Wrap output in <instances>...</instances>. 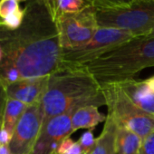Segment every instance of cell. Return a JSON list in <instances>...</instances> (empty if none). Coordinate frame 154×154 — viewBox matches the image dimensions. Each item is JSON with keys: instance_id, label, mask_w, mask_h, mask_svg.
I'll return each instance as SVG.
<instances>
[{"instance_id": "4fadbf2b", "label": "cell", "mask_w": 154, "mask_h": 154, "mask_svg": "<svg viewBox=\"0 0 154 154\" xmlns=\"http://www.w3.org/2000/svg\"><path fill=\"white\" fill-rule=\"evenodd\" d=\"M107 116L100 112L97 106L86 105L76 109L72 115V128L75 132L79 129L93 130L99 123L106 121Z\"/></svg>"}, {"instance_id": "484cf974", "label": "cell", "mask_w": 154, "mask_h": 154, "mask_svg": "<svg viewBox=\"0 0 154 154\" xmlns=\"http://www.w3.org/2000/svg\"><path fill=\"white\" fill-rule=\"evenodd\" d=\"M0 154H12L8 145H0Z\"/></svg>"}, {"instance_id": "5b68a950", "label": "cell", "mask_w": 154, "mask_h": 154, "mask_svg": "<svg viewBox=\"0 0 154 154\" xmlns=\"http://www.w3.org/2000/svg\"><path fill=\"white\" fill-rule=\"evenodd\" d=\"M101 87L108 114L118 124L135 132L142 140L154 131V116L135 105L119 84H107Z\"/></svg>"}, {"instance_id": "3957f363", "label": "cell", "mask_w": 154, "mask_h": 154, "mask_svg": "<svg viewBox=\"0 0 154 154\" xmlns=\"http://www.w3.org/2000/svg\"><path fill=\"white\" fill-rule=\"evenodd\" d=\"M79 67L87 70L100 85L132 79L141 70L154 67V37H134Z\"/></svg>"}, {"instance_id": "f1b7e54d", "label": "cell", "mask_w": 154, "mask_h": 154, "mask_svg": "<svg viewBox=\"0 0 154 154\" xmlns=\"http://www.w3.org/2000/svg\"><path fill=\"white\" fill-rule=\"evenodd\" d=\"M0 26H2V21H0Z\"/></svg>"}, {"instance_id": "9c48e42d", "label": "cell", "mask_w": 154, "mask_h": 154, "mask_svg": "<svg viewBox=\"0 0 154 154\" xmlns=\"http://www.w3.org/2000/svg\"><path fill=\"white\" fill-rule=\"evenodd\" d=\"M75 110L71 109L45 122L30 154H55L61 142L73 133L72 115Z\"/></svg>"}, {"instance_id": "ffe728a7", "label": "cell", "mask_w": 154, "mask_h": 154, "mask_svg": "<svg viewBox=\"0 0 154 154\" xmlns=\"http://www.w3.org/2000/svg\"><path fill=\"white\" fill-rule=\"evenodd\" d=\"M18 9L20 8L17 0H0V17L3 19Z\"/></svg>"}, {"instance_id": "9a60e30c", "label": "cell", "mask_w": 154, "mask_h": 154, "mask_svg": "<svg viewBox=\"0 0 154 154\" xmlns=\"http://www.w3.org/2000/svg\"><path fill=\"white\" fill-rule=\"evenodd\" d=\"M54 17L75 14L94 7L90 0H49Z\"/></svg>"}, {"instance_id": "e0dca14e", "label": "cell", "mask_w": 154, "mask_h": 154, "mask_svg": "<svg viewBox=\"0 0 154 154\" xmlns=\"http://www.w3.org/2000/svg\"><path fill=\"white\" fill-rule=\"evenodd\" d=\"M56 154H85V152L78 141H73L67 137L61 142Z\"/></svg>"}, {"instance_id": "44dd1931", "label": "cell", "mask_w": 154, "mask_h": 154, "mask_svg": "<svg viewBox=\"0 0 154 154\" xmlns=\"http://www.w3.org/2000/svg\"><path fill=\"white\" fill-rule=\"evenodd\" d=\"M95 140H96V139L94 138V135L93 133V130H88V131L84 132L80 136L78 142L81 145V147L83 148L85 154L87 153L94 147Z\"/></svg>"}, {"instance_id": "5bb4252c", "label": "cell", "mask_w": 154, "mask_h": 154, "mask_svg": "<svg viewBox=\"0 0 154 154\" xmlns=\"http://www.w3.org/2000/svg\"><path fill=\"white\" fill-rule=\"evenodd\" d=\"M142 140L138 134L118 124L116 154H140Z\"/></svg>"}, {"instance_id": "277c9868", "label": "cell", "mask_w": 154, "mask_h": 154, "mask_svg": "<svg viewBox=\"0 0 154 154\" xmlns=\"http://www.w3.org/2000/svg\"><path fill=\"white\" fill-rule=\"evenodd\" d=\"M99 27L127 31L135 37L146 36L154 30V0H133L123 8H96Z\"/></svg>"}, {"instance_id": "cb8c5ba5", "label": "cell", "mask_w": 154, "mask_h": 154, "mask_svg": "<svg viewBox=\"0 0 154 154\" xmlns=\"http://www.w3.org/2000/svg\"><path fill=\"white\" fill-rule=\"evenodd\" d=\"M12 139V133H10L6 128L0 129V145H9Z\"/></svg>"}, {"instance_id": "f546056e", "label": "cell", "mask_w": 154, "mask_h": 154, "mask_svg": "<svg viewBox=\"0 0 154 154\" xmlns=\"http://www.w3.org/2000/svg\"><path fill=\"white\" fill-rule=\"evenodd\" d=\"M55 154H56V153H55Z\"/></svg>"}, {"instance_id": "603a6c76", "label": "cell", "mask_w": 154, "mask_h": 154, "mask_svg": "<svg viewBox=\"0 0 154 154\" xmlns=\"http://www.w3.org/2000/svg\"><path fill=\"white\" fill-rule=\"evenodd\" d=\"M7 100H8V95H7L6 87L0 83V129L2 128L3 125V118H4V112L7 104Z\"/></svg>"}, {"instance_id": "6da1fadb", "label": "cell", "mask_w": 154, "mask_h": 154, "mask_svg": "<svg viewBox=\"0 0 154 154\" xmlns=\"http://www.w3.org/2000/svg\"><path fill=\"white\" fill-rule=\"evenodd\" d=\"M23 24L17 30L0 26V83L49 76L60 70L63 49L49 0H29Z\"/></svg>"}, {"instance_id": "30bf717a", "label": "cell", "mask_w": 154, "mask_h": 154, "mask_svg": "<svg viewBox=\"0 0 154 154\" xmlns=\"http://www.w3.org/2000/svg\"><path fill=\"white\" fill-rule=\"evenodd\" d=\"M49 77L50 75L14 83L6 88L7 95L8 98L20 101L28 106L41 103L48 86Z\"/></svg>"}, {"instance_id": "4316f807", "label": "cell", "mask_w": 154, "mask_h": 154, "mask_svg": "<svg viewBox=\"0 0 154 154\" xmlns=\"http://www.w3.org/2000/svg\"><path fill=\"white\" fill-rule=\"evenodd\" d=\"M145 37H154V30L152 32H150L148 35H146Z\"/></svg>"}, {"instance_id": "8fae6325", "label": "cell", "mask_w": 154, "mask_h": 154, "mask_svg": "<svg viewBox=\"0 0 154 154\" xmlns=\"http://www.w3.org/2000/svg\"><path fill=\"white\" fill-rule=\"evenodd\" d=\"M119 85L135 105L143 112L154 116V94L149 91L143 81L132 78Z\"/></svg>"}, {"instance_id": "8992f818", "label": "cell", "mask_w": 154, "mask_h": 154, "mask_svg": "<svg viewBox=\"0 0 154 154\" xmlns=\"http://www.w3.org/2000/svg\"><path fill=\"white\" fill-rule=\"evenodd\" d=\"M134 37L132 34L124 30L99 27L93 38L85 45L70 50H63L60 70L79 67Z\"/></svg>"}, {"instance_id": "52a82bcc", "label": "cell", "mask_w": 154, "mask_h": 154, "mask_svg": "<svg viewBox=\"0 0 154 154\" xmlns=\"http://www.w3.org/2000/svg\"><path fill=\"white\" fill-rule=\"evenodd\" d=\"M54 19L63 50L85 45L99 29L94 7H90L79 13L59 16Z\"/></svg>"}, {"instance_id": "d4e9b609", "label": "cell", "mask_w": 154, "mask_h": 154, "mask_svg": "<svg viewBox=\"0 0 154 154\" xmlns=\"http://www.w3.org/2000/svg\"><path fill=\"white\" fill-rule=\"evenodd\" d=\"M146 87L149 89V91L152 94H154V75L153 76H150L149 78L146 79L143 81Z\"/></svg>"}, {"instance_id": "7c38bea8", "label": "cell", "mask_w": 154, "mask_h": 154, "mask_svg": "<svg viewBox=\"0 0 154 154\" xmlns=\"http://www.w3.org/2000/svg\"><path fill=\"white\" fill-rule=\"evenodd\" d=\"M118 123L109 114L102 133L96 138L94 147L85 154H116V137Z\"/></svg>"}, {"instance_id": "d6986e66", "label": "cell", "mask_w": 154, "mask_h": 154, "mask_svg": "<svg viewBox=\"0 0 154 154\" xmlns=\"http://www.w3.org/2000/svg\"><path fill=\"white\" fill-rule=\"evenodd\" d=\"M95 8H117L130 5L133 0H90Z\"/></svg>"}, {"instance_id": "7a4b0ae2", "label": "cell", "mask_w": 154, "mask_h": 154, "mask_svg": "<svg viewBox=\"0 0 154 154\" xmlns=\"http://www.w3.org/2000/svg\"><path fill=\"white\" fill-rule=\"evenodd\" d=\"M86 105H105L101 85L87 70L81 67L62 69L50 75L41 102L44 122Z\"/></svg>"}, {"instance_id": "2e32d148", "label": "cell", "mask_w": 154, "mask_h": 154, "mask_svg": "<svg viewBox=\"0 0 154 154\" xmlns=\"http://www.w3.org/2000/svg\"><path fill=\"white\" fill-rule=\"evenodd\" d=\"M27 107L28 105L25 104L24 103L8 97L2 127L6 128L10 133L13 134L19 119Z\"/></svg>"}, {"instance_id": "ba28073f", "label": "cell", "mask_w": 154, "mask_h": 154, "mask_svg": "<svg viewBox=\"0 0 154 154\" xmlns=\"http://www.w3.org/2000/svg\"><path fill=\"white\" fill-rule=\"evenodd\" d=\"M44 123L41 103L30 105L19 119L8 145L12 154H30Z\"/></svg>"}, {"instance_id": "83f0119b", "label": "cell", "mask_w": 154, "mask_h": 154, "mask_svg": "<svg viewBox=\"0 0 154 154\" xmlns=\"http://www.w3.org/2000/svg\"><path fill=\"white\" fill-rule=\"evenodd\" d=\"M18 2H20V1H26V0H17Z\"/></svg>"}, {"instance_id": "ac0fdd59", "label": "cell", "mask_w": 154, "mask_h": 154, "mask_svg": "<svg viewBox=\"0 0 154 154\" xmlns=\"http://www.w3.org/2000/svg\"><path fill=\"white\" fill-rule=\"evenodd\" d=\"M25 9H18L13 14L7 17L2 21V26H5L6 28L9 30H17L23 24L24 18H25Z\"/></svg>"}, {"instance_id": "7402d4cb", "label": "cell", "mask_w": 154, "mask_h": 154, "mask_svg": "<svg viewBox=\"0 0 154 154\" xmlns=\"http://www.w3.org/2000/svg\"><path fill=\"white\" fill-rule=\"evenodd\" d=\"M140 154H154V131L143 139Z\"/></svg>"}]
</instances>
